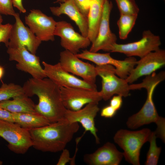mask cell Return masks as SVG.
<instances>
[{
    "label": "cell",
    "mask_w": 165,
    "mask_h": 165,
    "mask_svg": "<svg viewBox=\"0 0 165 165\" xmlns=\"http://www.w3.org/2000/svg\"><path fill=\"white\" fill-rule=\"evenodd\" d=\"M22 87L26 96L38 97V102L35 105V111L50 123L65 119L66 109L62 101L60 88L50 79L32 78L25 82Z\"/></svg>",
    "instance_id": "1"
},
{
    "label": "cell",
    "mask_w": 165,
    "mask_h": 165,
    "mask_svg": "<svg viewBox=\"0 0 165 165\" xmlns=\"http://www.w3.org/2000/svg\"><path fill=\"white\" fill-rule=\"evenodd\" d=\"M79 126L65 119L40 127L29 130L34 148L43 152L62 151L73 138Z\"/></svg>",
    "instance_id": "2"
},
{
    "label": "cell",
    "mask_w": 165,
    "mask_h": 165,
    "mask_svg": "<svg viewBox=\"0 0 165 165\" xmlns=\"http://www.w3.org/2000/svg\"><path fill=\"white\" fill-rule=\"evenodd\" d=\"M159 83H149L145 86V88L147 91L146 101L139 112L128 118L126 124L128 128L134 129L144 125L154 123L157 125L156 130L155 131L157 137L164 141L165 118L159 115L153 100L154 91Z\"/></svg>",
    "instance_id": "3"
},
{
    "label": "cell",
    "mask_w": 165,
    "mask_h": 165,
    "mask_svg": "<svg viewBox=\"0 0 165 165\" xmlns=\"http://www.w3.org/2000/svg\"><path fill=\"white\" fill-rule=\"evenodd\" d=\"M152 132L147 128L136 131L120 129L116 133L113 139L123 150L125 160L132 165H139L141 148L149 141Z\"/></svg>",
    "instance_id": "4"
},
{
    "label": "cell",
    "mask_w": 165,
    "mask_h": 165,
    "mask_svg": "<svg viewBox=\"0 0 165 165\" xmlns=\"http://www.w3.org/2000/svg\"><path fill=\"white\" fill-rule=\"evenodd\" d=\"M97 75L101 79L102 88L99 91L102 99L109 100L114 94L126 97L129 95L130 85L125 79L118 77L115 68L109 64L96 66Z\"/></svg>",
    "instance_id": "5"
},
{
    "label": "cell",
    "mask_w": 165,
    "mask_h": 165,
    "mask_svg": "<svg viewBox=\"0 0 165 165\" xmlns=\"http://www.w3.org/2000/svg\"><path fill=\"white\" fill-rule=\"evenodd\" d=\"M0 137L8 143L7 147L17 154H24L32 146L29 130L12 122L0 120Z\"/></svg>",
    "instance_id": "6"
},
{
    "label": "cell",
    "mask_w": 165,
    "mask_h": 165,
    "mask_svg": "<svg viewBox=\"0 0 165 165\" xmlns=\"http://www.w3.org/2000/svg\"><path fill=\"white\" fill-rule=\"evenodd\" d=\"M161 45L160 37L147 30L143 32L140 40L125 44L115 43L108 48L107 51L123 53L128 57L138 56L141 58L160 49Z\"/></svg>",
    "instance_id": "7"
},
{
    "label": "cell",
    "mask_w": 165,
    "mask_h": 165,
    "mask_svg": "<svg viewBox=\"0 0 165 165\" xmlns=\"http://www.w3.org/2000/svg\"><path fill=\"white\" fill-rule=\"evenodd\" d=\"M80 59L94 62L97 66L109 64L115 68V73L119 77L126 79L136 65L137 60L133 57H128L123 60L113 58L110 53H100L85 50L76 54Z\"/></svg>",
    "instance_id": "8"
},
{
    "label": "cell",
    "mask_w": 165,
    "mask_h": 165,
    "mask_svg": "<svg viewBox=\"0 0 165 165\" xmlns=\"http://www.w3.org/2000/svg\"><path fill=\"white\" fill-rule=\"evenodd\" d=\"M7 52L10 61L17 62L16 67L18 70L29 73L34 78L42 79L47 77L41 65L39 57L25 47H8Z\"/></svg>",
    "instance_id": "9"
},
{
    "label": "cell",
    "mask_w": 165,
    "mask_h": 165,
    "mask_svg": "<svg viewBox=\"0 0 165 165\" xmlns=\"http://www.w3.org/2000/svg\"><path fill=\"white\" fill-rule=\"evenodd\" d=\"M25 22L31 31L42 41H53L57 22L40 10L32 9L25 17Z\"/></svg>",
    "instance_id": "10"
},
{
    "label": "cell",
    "mask_w": 165,
    "mask_h": 165,
    "mask_svg": "<svg viewBox=\"0 0 165 165\" xmlns=\"http://www.w3.org/2000/svg\"><path fill=\"white\" fill-rule=\"evenodd\" d=\"M59 62L66 71L82 78L89 83L95 84L97 76L96 67L80 59L76 54L65 50L60 54Z\"/></svg>",
    "instance_id": "11"
},
{
    "label": "cell",
    "mask_w": 165,
    "mask_h": 165,
    "mask_svg": "<svg viewBox=\"0 0 165 165\" xmlns=\"http://www.w3.org/2000/svg\"><path fill=\"white\" fill-rule=\"evenodd\" d=\"M42 64L46 77L60 87H77L97 90L96 84L89 83L65 70L59 62L52 64L43 61Z\"/></svg>",
    "instance_id": "12"
},
{
    "label": "cell",
    "mask_w": 165,
    "mask_h": 165,
    "mask_svg": "<svg viewBox=\"0 0 165 165\" xmlns=\"http://www.w3.org/2000/svg\"><path fill=\"white\" fill-rule=\"evenodd\" d=\"M63 104L66 109L77 111L92 102L102 100L99 91L77 87H60Z\"/></svg>",
    "instance_id": "13"
},
{
    "label": "cell",
    "mask_w": 165,
    "mask_h": 165,
    "mask_svg": "<svg viewBox=\"0 0 165 165\" xmlns=\"http://www.w3.org/2000/svg\"><path fill=\"white\" fill-rule=\"evenodd\" d=\"M54 35L61 38L62 47L75 54L80 49L88 47L91 43L88 37L75 31L71 24L64 20L57 22Z\"/></svg>",
    "instance_id": "14"
},
{
    "label": "cell",
    "mask_w": 165,
    "mask_h": 165,
    "mask_svg": "<svg viewBox=\"0 0 165 165\" xmlns=\"http://www.w3.org/2000/svg\"><path fill=\"white\" fill-rule=\"evenodd\" d=\"M14 17L15 22L12 26L8 47H23L35 54L42 41L29 28L25 26L18 13H16Z\"/></svg>",
    "instance_id": "15"
},
{
    "label": "cell",
    "mask_w": 165,
    "mask_h": 165,
    "mask_svg": "<svg viewBox=\"0 0 165 165\" xmlns=\"http://www.w3.org/2000/svg\"><path fill=\"white\" fill-rule=\"evenodd\" d=\"M136 66L125 79L131 83L141 77L149 75L165 65V50L159 49L151 52L137 61Z\"/></svg>",
    "instance_id": "16"
},
{
    "label": "cell",
    "mask_w": 165,
    "mask_h": 165,
    "mask_svg": "<svg viewBox=\"0 0 165 165\" xmlns=\"http://www.w3.org/2000/svg\"><path fill=\"white\" fill-rule=\"evenodd\" d=\"M98 103L95 102L89 103L77 111L66 109L64 115L65 119L70 123H80L84 129L83 134L89 131L94 137L97 144L100 143V139L97 134V130L95 125V118L100 110Z\"/></svg>",
    "instance_id": "17"
},
{
    "label": "cell",
    "mask_w": 165,
    "mask_h": 165,
    "mask_svg": "<svg viewBox=\"0 0 165 165\" xmlns=\"http://www.w3.org/2000/svg\"><path fill=\"white\" fill-rule=\"evenodd\" d=\"M112 7V2L106 0L97 35L92 43L89 51L97 52L102 50L107 51L110 46L116 43V36L111 31L109 25L110 15Z\"/></svg>",
    "instance_id": "18"
},
{
    "label": "cell",
    "mask_w": 165,
    "mask_h": 165,
    "mask_svg": "<svg viewBox=\"0 0 165 165\" xmlns=\"http://www.w3.org/2000/svg\"><path fill=\"white\" fill-rule=\"evenodd\" d=\"M123 157L113 143L108 142L94 152L85 154L84 162L90 165H118Z\"/></svg>",
    "instance_id": "19"
},
{
    "label": "cell",
    "mask_w": 165,
    "mask_h": 165,
    "mask_svg": "<svg viewBox=\"0 0 165 165\" xmlns=\"http://www.w3.org/2000/svg\"><path fill=\"white\" fill-rule=\"evenodd\" d=\"M50 10L53 15L59 16L62 14L68 16L78 27L81 34L87 37L89 24L87 16L82 13L73 0H68L60 3L59 6L50 7Z\"/></svg>",
    "instance_id": "20"
},
{
    "label": "cell",
    "mask_w": 165,
    "mask_h": 165,
    "mask_svg": "<svg viewBox=\"0 0 165 165\" xmlns=\"http://www.w3.org/2000/svg\"><path fill=\"white\" fill-rule=\"evenodd\" d=\"M106 0H89V9L87 17L89 30L87 37L91 43L96 39L101 19Z\"/></svg>",
    "instance_id": "21"
},
{
    "label": "cell",
    "mask_w": 165,
    "mask_h": 165,
    "mask_svg": "<svg viewBox=\"0 0 165 165\" xmlns=\"http://www.w3.org/2000/svg\"><path fill=\"white\" fill-rule=\"evenodd\" d=\"M35 106L33 101L26 95L0 102V108L12 113L35 112Z\"/></svg>",
    "instance_id": "22"
},
{
    "label": "cell",
    "mask_w": 165,
    "mask_h": 165,
    "mask_svg": "<svg viewBox=\"0 0 165 165\" xmlns=\"http://www.w3.org/2000/svg\"><path fill=\"white\" fill-rule=\"evenodd\" d=\"M13 114L14 123L28 130L45 126L51 123L46 118L37 112Z\"/></svg>",
    "instance_id": "23"
},
{
    "label": "cell",
    "mask_w": 165,
    "mask_h": 165,
    "mask_svg": "<svg viewBox=\"0 0 165 165\" xmlns=\"http://www.w3.org/2000/svg\"><path fill=\"white\" fill-rule=\"evenodd\" d=\"M138 16L120 14V16L117 22L120 39L124 40L127 38L135 24Z\"/></svg>",
    "instance_id": "24"
},
{
    "label": "cell",
    "mask_w": 165,
    "mask_h": 165,
    "mask_svg": "<svg viewBox=\"0 0 165 165\" xmlns=\"http://www.w3.org/2000/svg\"><path fill=\"white\" fill-rule=\"evenodd\" d=\"M25 95L23 87L13 83H3L0 87V102Z\"/></svg>",
    "instance_id": "25"
},
{
    "label": "cell",
    "mask_w": 165,
    "mask_h": 165,
    "mask_svg": "<svg viewBox=\"0 0 165 165\" xmlns=\"http://www.w3.org/2000/svg\"><path fill=\"white\" fill-rule=\"evenodd\" d=\"M157 138L155 131L152 132L149 142L150 146L147 154L146 165H156L158 163L161 148L158 147L156 143Z\"/></svg>",
    "instance_id": "26"
},
{
    "label": "cell",
    "mask_w": 165,
    "mask_h": 165,
    "mask_svg": "<svg viewBox=\"0 0 165 165\" xmlns=\"http://www.w3.org/2000/svg\"><path fill=\"white\" fill-rule=\"evenodd\" d=\"M120 14L138 15L139 8L134 0H115Z\"/></svg>",
    "instance_id": "27"
},
{
    "label": "cell",
    "mask_w": 165,
    "mask_h": 165,
    "mask_svg": "<svg viewBox=\"0 0 165 165\" xmlns=\"http://www.w3.org/2000/svg\"><path fill=\"white\" fill-rule=\"evenodd\" d=\"M12 26L9 23L4 24L0 23V43H4L7 47L8 46Z\"/></svg>",
    "instance_id": "28"
},
{
    "label": "cell",
    "mask_w": 165,
    "mask_h": 165,
    "mask_svg": "<svg viewBox=\"0 0 165 165\" xmlns=\"http://www.w3.org/2000/svg\"><path fill=\"white\" fill-rule=\"evenodd\" d=\"M13 6L12 0H0V14L14 16L16 13Z\"/></svg>",
    "instance_id": "29"
},
{
    "label": "cell",
    "mask_w": 165,
    "mask_h": 165,
    "mask_svg": "<svg viewBox=\"0 0 165 165\" xmlns=\"http://www.w3.org/2000/svg\"><path fill=\"white\" fill-rule=\"evenodd\" d=\"M80 12L87 16L89 9V0H73Z\"/></svg>",
    "instance_id": "30"
},
{
    "label": "cell",
    "mask_w": 165,
    "mask_h": 165,
    "mask_svg": "<svg viewBox=\"0 0 165 165\" xmlns=\"http://www.w3.org/2000/svg\"><path fill=\"white\" fill-rule=\"evenodd\" d=\"M62 151V152L57 163V165H65L72 160V158L70 157L68 150L65 148Z\"/></svg>",
    "instance_id": "31"
},
{
    "label": "cell",
    "mask_w": 165,
    "mask_h": 165,
    "mask_svg": "<svg viewBox=\"0 0 165 165\" xmlns=\"http://www.w3.org/2000/svg\"><path fill=\"white\" fill-rule=\"evenodd\" d=\"M116 111L110 105L104 107L101 110V115L102 117L106 118H111L116 114Z\"/></svg>",
    "instance_id": "32"
},
{
    "label": "cell",
    "mask_w": 165,
    "mask_h": 165,
    "mask_svg": "<svg viewBox=\"0 0 165 165\" xmlns=\"http://www.w3.org/2000/svg\"><path fill=\"white\" fill-rule=\"evenodd\" d=\"M122 96L119 95L114 96L110 100V105L116 111L120 108L122 105Z\"/></svg>",
    "instance_id": "33"
},
{
    "label": "cell",
    "mask_w": 165,
    "mask_h": 165,
    "mask_svg": "<svg viewBox=\"0 0 165 165\" xmlns=\"http://www.w3.org/2000/svg\"><path fill=\"white\" fill-rule=\"evenodd\" d=\"M0 120L14 123L13 113L0 108Z\"/></svg>",
    "instance_id": "34"
},
{
    "label": "cell",
    "mask_w": 165,
    "mask_h": 165,
    "mask_svg": "<svg viewBox=\"0 0 165 165\" xmlns=\"http://www.w3.org/2000/svg\"><path fill=\"white\" fill-rule=\"evenodd\" d=\"M13 6L16 8L20 13H25L26 10L24 7L22 0H12Z\"/></svg>",
    "instance_id": "35"
},
{
    "label": "cell",
    "mask_w": 165,
    "mask_h": 165,
    "mask_svg": "<svg viewBox=\"0 0 165 165\" xmlns=\"http://www.w3.org/2000/svg\"><path fill=\"white\" fill-rule=\"evenodd\" d=\"M5 73V69L4 67L0 65V80L3 77Z\"/></svg>",
    "instance_id": "36"
},
{
    "label": "cell",
    "mask_w": 165,
    "mask_h": 165,
    "mask_svg": "<svg viewBox=\"0 0 165 165\" xmlns=\"http://www.w3.org/2000/svg\"><path fill=\"white\" fill-rule=\"evenodd\" d=\"M68 0H56V1L55 2H59L62 3Z\"/></svg>",
    "instance_id": "37"
},
{
    "label": "cell",
    "mask_w": 165,
    "mask_h": 165,
    "mask_svg": "<svg viewBox=\"0 0 165 165\" xmlns=\"http://www.w3.org/2000/svg\"><path fill=\"white\" fill-rule=\"evenodd\" d=\"M3 21V19L1 15V14H0V23H2Z\"/></svg>",
    "instance_id": "38"
},
{
    "label": "cell",
    "mask_w": 165,
    "mask_h": 165,
    "mask_svg": "<svg viewBox=\"0 0 165 165\" xmlns=\"http://www.w3.org/2000/svg\"><path fill=\"white\" fill-rule=\"evenodd\" d=\"M3 164L2 161L0 160V165H2Z\"/></svg>",
    "instance_id": "39"
},
{
    "label": "cell",
    "mask_w": 165,
    "mask_h": 165,
    "mask_svg": "<svg viewBox=\"0 0 165 165\" xmlns=\"http://www.w3.org/2000/svg\"><path fill=\"white\" fill-rule=\"evenodd\" d=\"M163 0V1H165V0Z\"/></svg>",
    "instance_id": "40"
}]
</instances>
